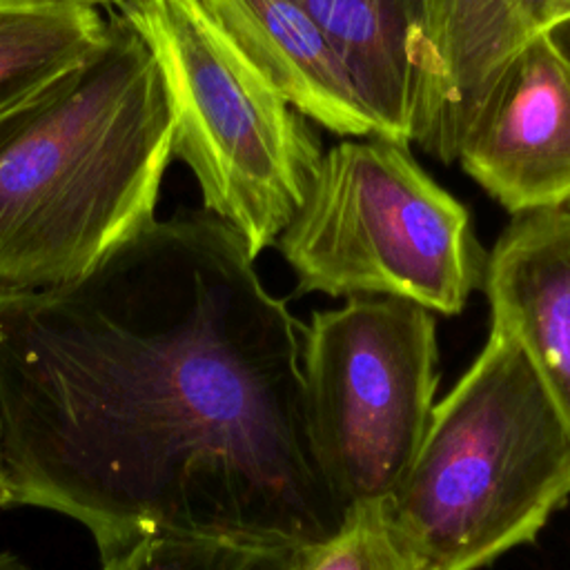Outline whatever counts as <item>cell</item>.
<instances>
[{
    "instance_id": "12",
    "label": "cell",
    "mask_w": 570,
    "mask_h": 570,
    "mask_svg": "<svg viewBox=\"0 0 570 570\" xmlns=\"http://www.w3.org/2000/svg\"><path fill=\"white\" fill-rule=\"evenodd\" d=\"M105 27L89 4L0 0V114L80 62Z\"/></svg>"
},
{
    "instance_id": "8",
    "label": "cell",
    "mask_w": 570,
    "mask_h": 570,
    "mask_svg": "<svg viewBox=\"0 0 570 570\" xmlns=\"http://www.w3.org/2000/svg\"><path fill=\"white\" fill-rule=\"evenodd\" d=\"M483 289L492 323L523 345L570 430V207L512 216Z\"/></svg>"
},
{
    "instance_id": "3",
    "label": "cell",
    "mask_w": 570,
    "mask_h": 570,
    "mask_svg": "<svg viewBox=\"0 0 570 570\" xmlns=\"http://www.w3.org/2000/svg\"><path fill=\"white\" fill-rule=\"evenodd\" d=\"M568 497L570 430L523 345L492 323L434 403L392 519L428 570H479L534 541Z\"/></svg>"
},
{
    "instance_id": "18",
    "label": "cell",
    "mask_w": 570,
    "mask_h": 570,
    "mask_svg": "<svg viewBox=\"0 0 570 570\" xmlns=\"http://www.w3.org/2000/svg\"><path fill=\"white\" fill-rule=\"evenodd\" d=\"M0 570H31L24 561L9 552H0Z\"/></svg>"
},
{
    "instance_id": "1",
    "label": "cell",
    "mask_w": 570,
    "mask_h": 570,
    "mask_svg": "<svg viewBox=\"0 0 570 570\" xmlns=\"http://www.w3.org/2000/svg\"><path fill=\"white\" fill-rule=\"evenodd\" d=\"M303 330L205 209L156 218L73 283L0 292L11 505L98 548L145 530L327 541L347 508L312 445Z\"/></svg>"
},
{
    "instance_id": "13",
    "label": "cell",
    "mask_w": 570,
    "mask_h": 570,
    "mask_svg": "<svg viewBox=\"0 0 570 570\" xmlns=\"http://www.w3.org/2000/svg\"><path fill=\"white\" fill-rule=\"evenodd\" d=\"M100 570H301L307 548L145 530L98 548Z\"/></svg>"
},
{
    "instance_id": "16",
    "label": "cell",
    "mask_w": 570,
    "mask_h": 570,
    "mask_svg": "<svg viewBox=\"0 0 570 570\" xmlns=\"http://www.w3.org/2000/svg\"><path fill=\"white\" fill-rule=\"evenodd\" d=\"M11 505L9 488H7V476H4V452H2V421H0V510Z\"/></svg>"
},
{
    "instance_id": "10",
    "label": "cell",
    "mask_w": 570,
    "mask_h": 570,
    "mask_svg": "<svg viewBox=\"0 0 570 570\" xmlns=\"http://www.w3.org/2000/svg\"><path fill=\"white\" fill-rule=\"evenodd\" d=\"M200 2L307 120L345 138L381 136L345 65L298 0Z\"/></svg>"
},
{
    "instance_id": "14",
    "label": "cell",
    "mask_w": 570,
    "mask_h": 570,
    "mask_svg": "<svg viewBox=\"0 0 570 570\" xmlns=\"http://www.w3.org/2000/svg\"><path fill=\"white\" fill-rule=\"evenodd\" d=\"M301 570H428L399 532L390 501L347 508L343 525L323 543L307 548Z\"/></svg>"
},
{
    "instance_id": "5",
    "label": "cell",
    "mask_w": 570,
    "mask_h": 570,
    "mask_svg": "<svg viewBox=\"0 0 570 570\" xmlns=\"http://www.w3.org/2000/svg\"><path fill=\"white\" fill-rule=\"evenodd\" d=\"M296 294L392 296L459 314L483 287L488 254L468 207L407 145L363 136L323 151L303 205L276 243Z\"/></svg>"
},
{
    "instance_id": "9",
    "label": "cell",
    "mask_w": 570,
    "mask_h": 570,
    "mask_svg": "<svg viewBox=\"0 0 570 570\" xmlns=\"http://www.w3.org/2000/svg\"><path fill=\"white\" fill-rule=\"evenodd\" d=\"M421 11L430 82L412 142L452 163L530 33L519 0H421Z\"/></svg>"
},
{
    "instance_id": "6",
    "label": "cell",
    "mask_w": 570,
    "mask_h": 570,
    "mask_svg": "<svg viewBox=\"0 0 570 570\" xmlns=\"http://www.w3.org/2000/svg\"><path fill=\"white\" fill-rule=\"evenodd\" d=\"M436 316L405 298L352 296L303 330L312 445L345 508L390 501L434 407Z\"/></svg>"
},
{
    "instance_id": "4",
    "label": "cell",
    "mask_w": 570,
    "mask_h": 570,
    "mask_svg": "<svg viewBox=\"0 0 570 570\" xmlns=\"http://www.w3.org/2000/svg\"><path fill=\"white\" fill-rule=\"evenodd\" d=\"M163 78L171 156L194 174L203 209L234 227L256 261L303 205L323 156L298 109L254 67L200 0H129Z\"/></svg>"
},
{
    "instance_id": "19",
    "label": "cell",
    "mask_w": 570,
    "mask_h": 570,
    "mask_svg": "<svg viewBox=\"0 0 570 570\" xmlns=\"http://www.w3.org/2000/svg\"><path fill=\"white\" fill-rule=\"evenodd\" d=\"M53 2H76V4H89V7H98V4H114V7H120L129 0H53Z\"/></svg>"
},
{
    "instance_id": "2",
    "label": "cell",
    "mask_w": 570,
    "mask_h": 570,
    "mask_svg": "<svg viewBox=\"0 0 570 570\" xmlns=\"http://www.w3.org/2000/svg\"><path fill=\"white\" fill-rule=\"evenodd\" d=\"M171 158L156 60L109 11L80 62L0 114V292L91 272L156 220Z\"/></svg>"
},
{
    "instance_id": "17",
    "label": "cell",
    "mask_w": 570,
    "mask_h": 570,
    "mask_svg": "<svg viewBox=\"0 0 570 570\" xmlns=\"http://www.w3.org/2000/svg\"><path fill=\"white\" fill-rule=\"evenodd\" d=\"M550 33L561 42V47L570 53V20H566V22H561V24H557L554 29H550Z\"/></svg>"
},
{
    "instance_id": "15",
    "label": "cell",
    "mask_w": 570,
    "mask_h": 570,
    "mask_svg": "<svg viewBox=\"0 0 570 570\" xmlns=\"http://www.w3.org/2000/svg\"><path fill=\"white\" fill-rule=\"evenodd\" d=\"M519 11L532 36L570 20V0H519Z\"/></svg>"
},
{
    "instance_id": "7",
    "label": "cell",
    "mask_w": 570,
    "mask_h": 570,
    "mask_svg": "<svg viewBox=\"0 0 570 570\" xmlns=\"http://www.w3.org/2000/svg\"><path fill=\"white\" fill-rule=\"evenodd\" d=\"M456 160L512 216L570 207V53L550 31L510 60Z\"/></svg>"
},
{
    "instance_id": "11",
    "label": "cell",
    "mask_w": 570,
    "mask_h": 570,
    "mask_svg": "<svg viewBox=\"0 0 570 570\" xmlns=\"http://www.w3.org/2000/svg\"><path fill=\"white\" fill-rule=\"evenodd\" d=\"M383 138L410 145L430 82L421 0H298Z\"/></svg>"
}]
</instances>
